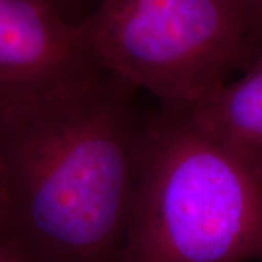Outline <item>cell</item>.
Masks as SVG:
<instances>
[{"instance_id":"1","label":"cell","mask_w":262,"mask_h":262,"mask_svg":"<svg viewBox=\"0 0 262 262\" xmlns=\"http://www.w3.org/2000/svg\"><path fill=\"white\" fill-rule=\"evenodd\" d=\"M139 92L96 64L0 83L5 232L35 262H118L149 120Z\"/></svg>"},{"instance_id":"2","label":"cell","mask_w":262,"mask_h":262,"mask_svg":"<svg viewBox=\"0 0 262 262\" xmlns=\"http://www.w3.org/2000/svg\"><path fill=\"white\" fill-rule=\"evenodd\" d=\"M262 259V187L185 113L149 114L118 262Z\"/></svg>"},{"instance_id":"3","label":"cell","mask_w":262,"mask_h":262,"mask_svg":"<svg viewBox=\"0 0 262 262\" xmlns=\"http://www.w3.org/2000/svg\"><path fill=\"white\" fill-rule=\"evenodd\" d=\"M75 28L92 63L172 111L262 57L261 29L242 0H98Z\"/></svg>"},{"instance_id":"4","label":"cell","mask_w":262,"mask_h":262,"mask_svg":"<svg viewBox=\"0 0 262 262\" xmlns=\"http://www.w3.org/2000/svg\"><path fill=\"white\" fill-rule=\"evenodd\" d=\"M95 64L51 0H0V83H28Z\"/></svg>"},{"instance_id":"5","label":"cell","mask_w":262,"mask_h":262,"mask_svg":"<svg viewBox=\"0 0 262 262\" xmlns=\"http://www.w3.org/2000/svg\"><path fill=\"white\" fill-rule=\"evenodd\" d=\"M182 113L262 187V57L244 77L217 86Z\"/></svg>"},{"instance_id":"6","label":"cell","mask_w":262,"mask_h":262,"mask_svg":"<svg viewBox=\"0 0 262 262\" xmlns=\"http://www.w3.org/2000/svg\"><path fill=\"white\" fill-rule=\"evenodd\" d=\"M51 2L72 25H76L94 9L98 0H51Z\"/></svg>"},{"instance_id":"7","label":"cell","mask_w":262,"mask_h":262,"mask_svg":"<svg viewBox=\"0 0 262 262\" xmlns=\"http://www.w3.org/2000/svg\"><path fill=\"white\" fill-rule=\"evenodd\" d=\"M0 262H35L18 242L3 230H0Z\"/></svg>"},{"instance_id":"8","label":"cell","mask_w":262,"mask_h":262,"mask_svg":"<svg viewBox=\"0 0 262 262\" xmlns=\"http://www.w3.org/2000/svg\"><path fill=\"white\" fill-rule=\"evenodd\" d=\"M10 219V208H9V198L5 187V179L0 168V230H6L9 226Z\"/></svg>"},{"instance_id":"9","label":"cell","mask_w":262,"mask_h":262,"mask_svg":"<svg viewBox=\"0 0 262 262\" xmlns=\"http://www.w3.org/2000/svg\"><path fill=\"white\" fill-rule=\"evenodd\" d=\"M262 32V0H242Z\"/></svg>"},{"instance_id":"10","label":"cell","mask_w":262,"mask_h":262,"mask_svg":"<svg viewBox=\"0 0 262 262\" xmlns=\"http://www.w3.org/2000/svg\"><path fill=\"white\" fill-rule=\"evenodd\" d=\"M258 262H262V259H259V261H258Z\"/></svg>"}]
</instances>
